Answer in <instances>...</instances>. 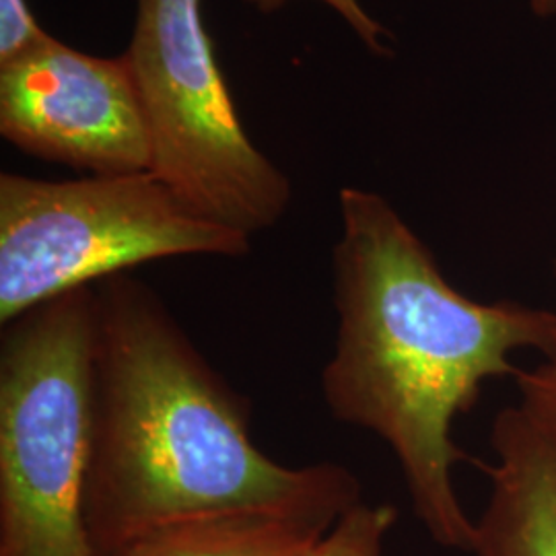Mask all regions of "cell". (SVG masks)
Masks as SVG:
<instances>
[{"instance_id": "6da1fadb", "label": "cell", "mask_w": 556, "mask_h": 556, "mask_svg": "<svg viewBox=\"0 0 556 556\" xmlns=\"http://www.w3.org/2000/svg\"><path fill=\"white\" fill-rule=\"evenodd\" d=\"M338 208L337 344L321 394L332 417L390 445L429 536L472 553L477 523L454 486L468 456L452 439L454 422L489 379L516 378L517 351L551 349L556 312L459 293L378 192L346 186Z\"/></svg>"}, {"instance_id": "7a4b0ae2", "label": "cell", "mask_w": 556, "mask_h": 556, "mask_svg": "<svg viewBox=\"0 0 556 556\" xmlns=\"http://www.w3.org/2000/svg\"><path fill=\"white\" fill-rule=\"evenodd\" d=\"M96 291V425L85 489L96 556L202 517L277 514L332 528L363 503L358 478L342 464L291 468L260 452L248 402L151 287L118 275Z\"/></svg>"}, {"instance_id": "3957f363", "label": "cell", "mask_w": 556, "mask_h": 556, "mask_svg": "<svg viewBox=\"0 0 556 556\" xmlns=\"http://www.w3.org/2000/svg\"><path fill=\"white\" fill-rule=\"evenodd\" d=\"M96 358L93 287L46 301L4 326L0 556H96L85 526Z\"/></svg>"}, {"instance_id": "277c9868", "label": "cell", "mask_w": 556, "mask_h": 556, "mask_svg": "<svg viewBox=\"0 0 556 556\" xmlns=\"http://www.w3.org/2000/svg\"><path fill=\"white\" fill-rule=\"evenodd\" d=\"M252 238L200 219L151 172L0 176V324L124 270L178 256L239 258Z\"/></svg>"}, {"instance_id": "5b68a950", "label": "cell", "mask_w": 556, "mask_h": 556, "mask_svg": "<svg viewBox=\"0 0 556 556\" xmlns=\"http://www.w3.org/2000/svg\"><path fill=\"white\" fill-rule=\"evenodd\" d=\"M149 135V172L197 217L248 238L285 217L293 186L250 140L200 0H137L122 54Z\"/></svg>"}, {"instance_id": "8992f818", "label": "cell", "mask_w": 556, "mask_h": 556, "mask_svg": "<svg viewBox=\"0 0 556 556\" xmlns=\"http://www.w3.org/2000/svg\"><path fill=\"white\" fill-rule=\"evenodd\" d=\"M0 135L27 155L91 176L151 167L139 93L124 56H91L56 38L0 66Z\"/></svg>"}, {"instance_id": "52a82bcc", "label": "cell", "mask_w": 556, "mask_h": 556, "mask_svg": "<svg viewBox=\"0 0 556 556\" xmlns=\"http://www.w3.org/2000/svg\"><path fill=\"white\" fill-rule=\"evenodd\" d=\"M491 497L477 521V556H556V445L519 406L498 413Z\"/></svg>"}, {"instance_id": "ba28073f", "label": "cell", "mask_w": 556, "mask_h": 556, "mask_svg": "<svg viewBox=\"0 0 556 556\" xmlns=\"http://www.w3.org/2000/svg\"><path fill=\"white\" fill-rule=\"evenodd\" d=\"M332 528L277 514L202 517L167 526L112 556H305Z\"/></svg>"}, {"instance_id": "9c48e42d", "label": "cell", "mask_w": 556, "mask_h": 556, "mask_svg": "<svg viewBox=\"0 0 556 556\" xmlns=\"http://www.w3.org/2000/svg\"><path fill=\"white\" fill-rule=\"evenodd\" d=\"M396 521L394 505L358 503L305 556H383V542Z\"/></svg>"}, {"instance_id": "30bf717a", "label": "cell", "mask_w": 556, "mask_h": 556, "mask_svg": "<svg viewBox=\"0 0 556 556\" xmlns=\"http://www.w3.org/2000/svg\"><path fill=\"white\" fill-rule=\"evenodd\" d=\"M516 383L521 396L519 408L556 445V340L542 353L536 367L517 371Z\"/></svg>"}, {"instance_id": "8fae6325", "label": "cell", "mask_w": 556, "mask_h": 556, "mask_svg": "<svg viewBox=\"0 0 556 556\" xmlns=\"http://www.w3.org/2000/svg\"><path fill=\"white\" fill-rule=\"evenodd\" d=\"M50 38L27 0H0V66L34 52Z\"/></svg>"}, {"instance_id": "7c38bea8", "label": "cell", "mask_w": 556, "mask_h": 556, "mask_svg": "<svg viewBox=\"0 0 556 556\" xmlns=\"http://www.w3.org/2000/svg\"><path fill=\"white\" fill-rule=\"evenodd\" d=\"M241 2L258 9L264 15H270V13H277L278 9H282L291 0H241ZM318 2H324L346 21V25L355 31V36L365 43L369 52L379 56L390 54L388 41L392 38V34L358 0H318Z\"/></svg>"}, {"instance_id": "4fadbf2b", "label": "cell", "mask_w": 556, "mask_h": 556, "mask_svg": "<svg viewBox=\"0 0 556 556\" xmlns=\"http://www.w3.org/2000/svg\"><path fill=\"white\" fill-rule=\"evenodd\" d=\"M530 7L536 17H542V20L556 17V0H530Z\"/></svg>"}, {"instance_id": "5bb4252c", "label": "cell", "mask_w": 556, "mask_h": 556, "mask_svg": "<svg viewBox=\"0 0 556 556\" xmlns=\"http://www.w3.org/2000/svg\"><path fill=\"white\" fill-rule=\"evenodd\" d=\"M555 275H556V266H555Z\"/></svg>"}]
</instances>
